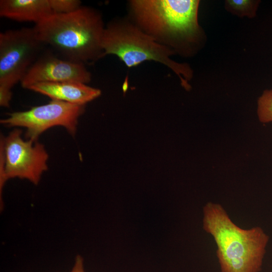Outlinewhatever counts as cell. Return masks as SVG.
<instances>
[{
  "label": "cell",
  "instance_id": "4",
  "mask_svg": "<svg viewBox=\"0 0 272 272\" xmlns=\"http://www.w3.org/2000/svg\"><path fill=\"white\" fill-rule=\"evenodd\" d=\"M104 56H117L128 68L147 61L158 62L172 71L181 85L189 88L193 71L187 63L172 58L175 54L137 27L125 15L112 18L105 25L102 40Z\"/></svg>",
  "mask_w": 272,
  "mask_h": 272
},
{
  "label": "cell",
  "instance_id": "9",
  "mask_svg": "<svg viewBox=\"0 0 272 272\" xmlns=\"http://www.w3.org/2000/svg\"><path fill=\"white\" fill-rule=\"evenodd\" d=\"M27 89L46 96L51 100L80 105H86L101 94L100 89L78 82L39 83Z\"/></svg>",
  "mask_w": 272,
  "mask_h": 272
},
{
  "label": "cell",
  "instance_id": "11",
  "mask_svg": "<svg viewBox=\"0 0 272 272\" xmlns=\"http://www.w3.org/2000/svg\"><path fill=\"white\" fill-rule=\"evenodd\" d=\"M260 3L258 0H227L225 7L227 11L240 17L253 18Z\"/></svg>",
  "mask_w": 272,
  "mask_h": 272
},
{
  "label": "cell",
  "instance_id": "10",
  "mask_svg": "<svg viewBox=\"0 0 272 272\" xmlns=\"http://www.w3.org/2000/svg\"><path fill=\"white\" fill-rule=\"evenodd\" d=\"M49 0H1L0 16L37 24L52 14Z\"/></svg>",
  "mask_w": 272,
  "mask_h": 272
},
{
  "label": "cell",
  "instance_id": "7",
  "mask_svg": "<svg viewBox=\"0 0 272 272\" xmlns=\"http://www.w3.org/2000/svg\"><path fill=\"white\" fill-rule=\"evenodd\" d=\"M85 106L51 100L47 104L32 107L28 110L10 113L7 118L1 119L0 123L8 127L26 128L25 138L33 142L37 141L43 132L55 126H63L74 136Z\"/></svg>",
  "mask_w": 272,
  "mask_h": 272
},
{
  "label": "cell",
  "instance_id": "1",
  "mask_svg": "<svg viewBox=\"0 0 272 272\" xmlns=\"http://www.w3.org/2000/svg\"><path fill=\"white\" fill-rule=\"evenodd\" d=\"M198 0H129L126 16L141 30L175 55L188 57L200 48Z\"/></svg>",
  "mask_w": 272,
  "mask_h": 272
},
{
  "label": "cell",
  "instance_id": "14",
  "mask_svg": "<svg viewBox=\"0 0 272 272\" xmlns=\"http://www.w3.org/2000/svg\"><path fill=\"white\" fill-rule=\"evenodd\" d=\"M12 89L0 86V105L3 107H9L12 99Z\"/></svg>",
  "mask_w": 272,
  "mask_h": 272
},
{
  "label": "cell",
  "instance_id": "15",
  "mask_svg": "<svg viewBox=\"0 0 272 272\" xmlns=\"http://www.w3.org/2000/svg\"><path fill=\"white\" fill-rule=\"evenodd\" d=\"M70 272H85L84 259L81 255L76 256L73 267Z\"/></svg>",
  "mask_w": 272,
  "mask_h": 272
},
{
  "label": "cell",
  "instance_id": "2",
  "mask_svg": "<svg viewBox=\"0 0 272 272\" xmlns=\"http://www.w3.org/2000/svg\"><path fill=\"white\" fill-rule=\"evenodd\" d=\"M105 25L101 12L82 6L69 14H52L33 27L38 39L61 57L87 64L104 57Z\"/></svg>",
  "mask_w": 272,
  "mask_h": 272
},
{
  "label": "cell",
  "instance_id": "5",
  "mask_svg": "<svg viewBox=\"0 0 272 272\" xmlns=\"http://www.w3.org/2000/svg\"><path fill=\"white\" fill-rule=\"evenodd\" d=\"M22 130L15 128L0 140V206H4L3 190L9 179H27L35 185L48 169V154L38 141L24 140Z\"/></svg>",
  "mask_w": 272,
  "mask_h": 272
},
{
  "label": "cell",
  "instance_id": "13",
  "mask_svg": "<svg viewBox=\"0 0 272 272\" xmlns=\"http://www.w3.org/2000/svg\"><path fill=\"white\" fill-rule=\"evenodd\" d=\"M49 2L53 14L71 13L82 6L79 0H49Z\"/></svg>",
  "mask_w": 272,
  "mask_h": 272
},
{
  "label": "cell",
  "instance_id": "12",
  "mask_svg": "<svg viewBox=\"0 0 272 272\" xmlns=\"http://www.w3.org/2000/svg\"><path fill=\"white\" fill-rule=\"evenodd\" d=\"M257 116L259 120L266 123L272 122V90H264L257 100Z\"/></svg>",
  "mask_w": 272,
  "mask_h": 272
},
{
  "label": "cell",
  "instance_id": "8",
  "mask_svg": "<svg viewBox=\"0 0 272 272\" xmlns=\"http://www.w3.org/2000/svg\"><path fill=\"white\" fill-rule=\"evenodd\" d=\"M92 74L86 64L70 61L50 51L41 53L21 80V86L27 89L39 83L78 82L88 84Z\"/></svg>",
  "mask_w": 272,
  "mask_h": 272
},
{
  "label": "cell",
  "instance_id": "6",
  "mask_svg": "<svg viewBox=\"0 0 272 272\" xmlns=\"http://www.w3.org/2000/svg\"><path fill=\"white\" fill-rule=\"evenodd\" d=\"M44 44L33 27L0 33V86L12 89L40 55Z\"/></svg>",
  "mask_w": 272,
  "mask_h": 272
},
{
  "label": "cell",
  "instance_id": "3",
  "mask_svg": "<svg viewBox=\"0 0 272 272\" xmlns=\"http://www.w3.org/2000/svg\"><path fill=\"white\" fill-rule=\"evenodd\" d=\"M203 213V229L215 241L221 271H260L269 240L262 229L240 228L218 203L208 202Z\"/></svg>",
  "mask_w": 272,
  "mask_h": 272
}]
</instances>
